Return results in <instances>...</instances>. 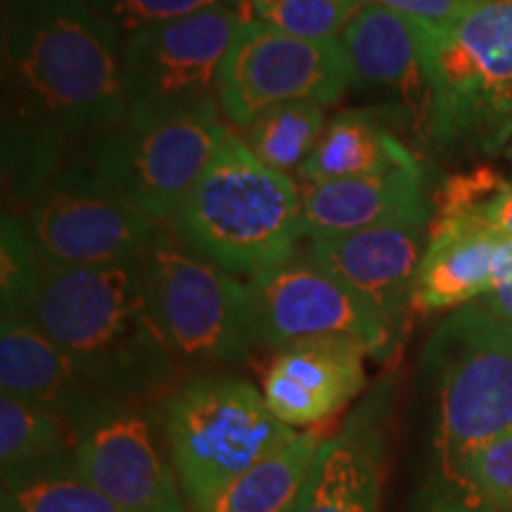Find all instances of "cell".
Wrapping results in <instances>:
<instances>
[{
    "label": "cell",
    "instance_id": "obj_20",
    "mask_svg": "<svg viewBox=\"0 0 512 512\" xmlns=\"http://www.w3.org/2000/svg\"><path fill=\"white\" fill-rule=\"evenodd\" d=\"M0 465L3 491L43 479L79 477V432L60 415L3 394Z\"/></svg>",
    "mask_w": 512,
    "mask_h": 512
},
{
    "label": "cell",
    "instance_id": "obj_22",
    "mask_svg": "<svg viewBox=\"0 0 512 512\" xmlns=\"http://www.w3.org/2000/svg\"><path fill=\"white\" fill-rule=\"evenodd\" d=\"M294 512H380V477L373 456L347 434L320 441Z\"/></svg>",
    "mask_w": 512,
    "mask_h": 512
},
{
    "label": "cell",
    "instance_id": "obj_16",
    "mask_svg": "<svg viewBox=\"0 0 512 512\" xmlns=\"http://www.w3.org/2000/svg\"><path fill=\"white\" fill-rule=\"evenodd\" d=\"M0 389L60 415L81 432L114 403L24 316L0 313Z\"/></svg>",
    "mask_w": 512,
    "mask_h": 512
},
{
    "label": "cell",
    "instance_id": "obj_34",
    "mask_svg": "<svg viewBox=\"0 0 512 512\" xmlns=\"http://www.w3.org/2000/svg\"><path fill=\"white\" fill-rule=\"evenodd\" d=\"M437 512H470V510H460V508H444V505H439Z\"/></svg>",
    "mask_w": 512,
    "mask_h": 512
},
{
    "label": "cell",
    "instance_id": "obj_8",
    "mask_svg": "<svg viewBox=\"0 0 512 512\" xmlns=\"http://www.w3.org/2000/svg\"><path fill=\"white\" fill-rule=\"evenodd\" d=\"M230 126L221 105L128 110L81 157L157 223H166L200 181Z\"/></svg>",
    "mask_w": 512,
    "mask_h": 512
},
{
    "label": "cell",
    "instance_id": "obj_31",
    "mask_svg": "<svg viewBox=\"0 0 512 512\" xmlns=\"http://www.w3.org/2000/svg\"><path fill=\"white\" fill-rule=\"evenodd\" d=\"M370 3L422 22H448L470 10L477 0H370Z\"/></svg>",
    "mask_w": 512,
    "mask_h": 512
},
{
    "label": "cell",
    "instance_id": "obj_6",
    "mask_svg": "<svg viewBox=\"0 0 512 512\" xmlns=\"http://www.w3.org/2000/svg\"><path fill=\"white\" fill-rule=\"evenodd\" d=\"M164 451L190 512H207L249 467L297 437L264 392L230 373H195L157 406Z\"/></svg>",
    "mask_w": 512,
    "mask_h": 512
},
{
    "label": "cell",
    "instance_id": "obj_11",
    "mask_svg": "<svg viewBox=\"0 0 512 512\" xmlns=\"http://www.w3.org/2000/svg\"><path fill=\"white\" fill-rule=\"evenodd\" d=\"M249 19L233 8H209L126 36L128 110L219 105L223 62Z\"/></svg>",
    "mask_w": 512,
    "mask_h": 512
},
{
    "label": "cell",
    "instance_id": "obj_2",
    "mask_svg": "<svg viewBox=\"0 0 512 512\" xmlns=\"http://www.w3.org/2000/svg\"><path fill=\"white\" fill-rule=\"evenodd\" d=\"M112 399L159 406L183 382V366L159 328L138 261L43 266L27 316Z\"/></svg>",
    "mask_w": 512,
    "mask_h": 512
},
{
    "label": "cell",
    "instance_id": "obj_12",
    "mask_svg": "<svg viewBox=\"0 0 512 512\" xmlns=\"http://www.w3.org/2000/svg\"><path fill=\"white\" fill-rule=\"evenodd\" d=\"M256 347L283 349L318 337H349L377 361L394 356L396 337L373 309L304 256L247 280Z\"/></svg>",
    "mask_w": 512,
    "mask_h": 512
},
{
    "label": "cell",
    "instance_id": "obj_24",
    "mask_svg": "<svg viewBox=\"0 0 512 512\" xmlns=\"http://www.w3.org/2000/svg\"><path fill=\"white\" fill-rule=\"evenodd\" d=\"M328 121L325 105L309 100L285 102L268 107L247 126L238 128V136L261 164L294 178L316 150Z\"/></svg>",
    "mask_w": 512,
    "mask_h": 512
},
{
    "label": "cell",
    "instance_id": "obj_26",
    "mask_svg": "<svg viewBox=\"0 0 512 512\" xmlns=\"http://www.w3.org/2000/svg\"><path fill=\"white\" fill-rule=\"evenodd\" d=\"M368 3L370 0H278L256 17L290 36L328 41L342 36Z\"/></svg>",
    "mask_w": 512,
    "mask_h": 512
},
{
    "label": "cell",
    "instance_id": "obj_23",
    "mask_svg": "<svg viewBox=\"0 0 512 512\" xmlns=\"http://www.w3.org/2000/svg\"><path fill=\"white\" fill-rule=\"evenodd\" d=\"M318 448L316 434L297 432L292 441L235 479L207 512H294Z\"/></svg>",
    "mask_w": 512,
    "mask_h": 512
},
{
    "label": "cell",
    "instance_id": "obj_14",
    "mask_svg": "<svg viewBox=\"0 0 512 512\" xmlns=\"http://www.w3.org/2000/svg\"><path fill=\"white\" fill-rule=\"evenodd\" d=\"M430 221L432 216H420L347 238L306 242L302 256L354 292L401 342L413 313V280L430 240Z\"/></svg>",
    "mask_w": 512,
    "mask_h": 512
},
{
    "label": "cell",
    "instance_id": "obj_28",
    "mask_svg": "<svg viewBox=\"0 0 512 512\" xmlns=\"http://www.w3.org/2000/svg\"><path fill=\"white\" fill-rule=\"evenodd\" d=\"M121 36L174 19L195 15L209 8H233L249 15V0H88ZM252 17V15H249Z\"/></svg>",
    "mask_w": 512,
    "mask_h": 512
},
{
    "label": "cell",
    "instance_id": "obj_21",
    "mask_svg": "<svg viewBox=\"0 0 512 512\" xmlns=\"http://www.w3.org/2000/svg\"><path fill=\"white\" fill-rule=\"evenodd\" d=\"M422 166L396 133L366 110L339 112L328 121L316 150L297 171L302 185L380 176L396 169Z\"/></svg>",
    "mask_w": 512,
    "mask_h": 512
},
{
    "label": "cell",
    "instance_id": "obj_9",
    "mask_svg": "<svg viewBox=\"0 0 512 512\" xmlns=\"http://www.w3.org/2000/svg\"><path fill=\"white\" fill-rule=\"evenodd\" d=\"M17 216L43 264L50 266L138 261L162 226L114 190L81 155L64 164Z\"/></svg>",
    "mask_w": 512,
    "mask_h": 512
},
{
    "label": "cell",
    "instance_id": "obj_5",
    "mask_svg": "<svg viewBox=\"0 0 512 512\" xmlns=\"http://www.w3.org/2000/svg\"><path fill=\"white\" fill-rule=\"evenodd\" d=\"M411 22L430 83V145L460 155L501 150L512 138V0H477L448 22Z\"/></svg>",
    "mask_w": 512,
    "mask_h": 512
},
{
    "label": "cell",
    "instance_id": "obj_7",
    "mask_svg": "<svg viewBox=\"0 0 512 512\" xmlns=\"http://www.w3.org/2000/svg\"><path fill=\"white\" fill-rule=\"evenodd\" d=\"M140 266L152 313L183 368L223 373L247 361L256 347L247 280L202 259L164 223Z\"/></svg>",
    "mask_w": 512,
    "mask_h": 512
},
{
    "label": "cell",
    "instance_id": "obj_10",
    "mask_svg": "<svg viewBox=\"0 0 512 512\" xmlns=\"http://www.w3.org/2000/svg\"><path fill=\"white\" fill-rule=\"evenodd\" d=\"M354 83L339 38L309 41L278 31L264 19L245 22L223 62L219 105L230 126H247L285 102L335 105Z\"/></svg>",
    "mask_w": 512,
    "mask_h": 512
},
{
    "label": "cell",
    "instance_id": "obj_33",
    "mask_svg": "<svg viewBox=\"0 0 512 512\" xmlns=\"http://www.w3.org/2000/svg\"><path fill=\"white\" fill-rule=\"evenodd\" d=\"M275 3H278V0H249V5H252L256 15H259V12L268 10V8H271V5H275Z\"/></svg>",
    "mask_w": 512,
    "mask_h": 512
},
{
    "label": "cell",
    "instance_id": "obj_27",
    "mask_svg": "<svg viewBox=\"0 0 512 512\" xmlns=\"http://www.w3.org/2000/svg\"><path fill=\"white\" fill-rule=\"evenodd\" d=\"M3 512H126L81 477L43 479L3 491Z\"/></svg>",
    "mask_w": 512,
    "mask_h": 512
},
{
    "label": "cell",
    "instance_id": "obj_13",
    "mask_svg": "<svg viewBox=\"0 0 512 512\" xmlns=\"http://www.w3.org/2000/svg\"><path fill=\"white\" fill-rule=\"evenodd\" d=\"M157 406L114 403L79 432V477L126 512H190Z\"/></svg>",
    "mask_w": 512,
    "mask_h": 512
},
{
    "label": "cell",
    "instance_id": "obj_18",
    "mask_svg": "<svg viewBox=\"0 0 512 512\" xmlns=\"http://www.w3.org/2000/svg\"><path fill=\"white\" fill-rule=\"evenodd\" d=\"M302 188L299 238L335 240L389 223L432 216L425 197V171L396 169L380 176L309 183Z\"/></svg>",
    "mask_w": 512,
    "mask_h": 512
},
{
    "label": "cell",
    "instance_id": "obj_19",
    "mask_svg": "<svg viewBox=\"0 0 512 512\" xmlns=\"http://www.w3.org/2000/svg\"><path fill=\"white\" fill-rule=\"evenodd\" d=\"M501 235L470 219H432L430 240L413 280L418 316L456 311L489 292Z\"/></svg>",
    "mask_w": 512,
    "mask_h": 512
},
{
    "label": "cell",
    "instance_id": "obj_29",
    "mask_svg": "<svg viewBox=\"0 0 512 512\" xmlns=\"http://www.w3.org/2000/svg\"><path fill=\"white\" fill-rule=\"evenodd\" d=\"M467 510L512 512V432L472 460L467 472Z\"/></svg>",
    "mask_w": 512,
    "mask_h": 512
},
{
    "label": "cell",
    "instance_id": "obj_15",
    "mask_svg": "<svg viewBox=\"0 0 512 512\" xmlns=\"http://www.w3.org/2000/svg\"><path fill=\"white\" fill-rule=\"evenodd\" d=\"M368 349L349 337H318L275 351L264 399L292 430L330 420L366 389Z\"/></svg>",
    "mask_w": 512,
    "mask_h": 512
},
{
    "label": "cell",
    "instance_id": "obj_30",
    "mask_svg": "<svg viewBox=\"0 0 512 512\" xmlns=\"http://www.w3.org/2000/svg\"><path fill=\"white\" fill-rule=\"evenodd\" d=\"M477 304L505 323H512V238H503L498 245L494 280H491L489 292L477 299Z\"/></svg>",
    "mask_w": 512,
    "mask_h": 512
},
{
    "label": "cell",
    "instance_id": "obj_1",
    "mask_svg": "<svg viewBox=\"0 0 512 512\" xmlns=\"http://www.w3.org/2000/svg\"><path fill=\"white\" fill-rule=\"evenodd\" d=\"M126 112L124 36L88 0H3V183L12 214Z\"/></svg>",
    "mask_w": 512,
    "mask_h": 512
},
{
    "label": "cell",
    "instance_id": "obj_25",
    "mask_svg": "<svg viewBox=\"0 0 512 512\" xmlns=\"http://www.w3.org/2000/svg\"><path fill=\"white\" fill-rule=\"evenodd\" d=\"M43 266L22 219L5 209L0 223V313L27 316L41 285Z\"/></svg>",
    "mask_w": 512,
    "mask_h": 512
},
{
    "label": "cell",
    "instance_id": "obj_32",
    "mask_svg": "<svg viewBox=\"0 0 512 512\" xmlns=\"http://www.w3.org/2000/svg\"><path fill=\"white\" fill-rule=\"evenodd\" d=\"M470 221L482 223L501 238H512V181L503 178V183L479 204Z\"/></svg>",
    "mask_w": 512,
    "mask_h": 512
},
{
    "label": "cell",
    "instance_id": "obj_17",
    "mask_svg": "<svg viewBox=\"0 0 512 512\" xmlns=\"http://www.w3.org/2000/svg\"><path fill=\"white\" fill-rule=\"evenodd\" d=\"M356 86L387 95L418 136L430 145V83L413 22L399 12L368 3L339 36Z\"/></svg>",
    "mask_w": 512,
    "mask_h": 512
},
{
    "label": "cell",
    "instance_id": "obj_35",
    "mask_svg": "<svg viewBox=\"0 0 512 512\" xmlns=\"http://www.w3.org/2000/svg\"><path fill=\"white\" fill-rule=\"evenodd\" d=\"M510 159H512V145H510Z\"/></svg>",
    "mask_w": 512,
    "mask_h": 512
},
{
    "label": "cell",
    "instance_id": "obj_3",
    "mask_svg": "<svg viewBox=\"0 0 512 512\" xmlns=\"http://www.w3.org/2000/svg\"><path fill=\"white\" fill-rule=\"evenodd\" d=\"M299 214V183L261 164L230 126L207 171L164 226L202 259L249 280L297 256Z\"/></svg>",
    "mask_w": 512,
    "mask_h": 512
},
{
    "label": "cell",
    "instance_id": "obj_4",
    "mask_svg": "<svg viewBox=\"0 0 512 512\" xmlns=\"http://www.w3.org/2000/svg\"><path fill=\"white\" fill-rule=\"evenodd\" d=\"M422 363L437 392L441 505L467 510L472 460L512 432V323L467 304L441 320Z\"/></svg>",
    "mask_w": 512,
    "mask_h": 512
}]
</instances>
